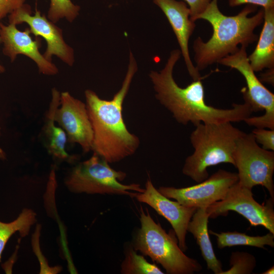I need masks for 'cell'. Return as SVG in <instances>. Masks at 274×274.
Returning a JSON list of instances; mask_svg holds the SVG:
<instances>
[{"label":"cell","mask_w":274,"mask_h":274,"mask_svg":"<svg viewBox=\"0 0 274 274\" xmlns=\"http://www.w3.org/2000/svg\"><path fill=\"white\" fill-rule=\"evenodd\" d=\"M273 200L260 204L254 197L251 189L238 182L229 189L225 197L206 208L209 218L225 216L229 211L235 212L245 217L252 226L261 225L274 234Z\"/></svg>","instance_id":"9"},{"label":"cell","mask_w":274,"mask_h":274,"mask_svg":"<svg viewBox=\"0 0 274 274\" xmlns=\"http://www.w3.org/2000/svg\"><path fill=\"white\" fill-rule=\"evenodd\" d=\"M164 13L177 37L181 52L189 75L193 80L201 79L197 70L190 57L188 43L196 25L190 18L189 7L183 1L176 0H153Z\"/></svg>","instance_id":"15"},{"label":"cell","mask_w":274,"mask_h":274,"mask_svg":"<svg viewBox=\"0 0 274 274\" xmlns=\"http://www.w3.org/2000/svg\"><path fill=\"white\" fill-rule=\"evenodd\" d=\"M273 73L274 68L268 69V71L262 74L261 76V79L259 80L261 82L263 81L273 85Z\"/></svg>","instance_id":"28"},{"label":"cell","mask_w":274,"mask_h":274,"mask_svg":"<svg viewBox=\"0 0 274 274\" xmlns=\"http://www.w3.org/2000/svg\"><path fill=\"white\" fill-rule=\"evenodd\" d=\"M246 48L241 46L236 52L221 59L217 63L234 68L243 75L247 84V87L242 90L245 102L250 105L253 112L264 111L262 115L250 116L244 121L255 128L273 130L274 94L255 74L248 59Z\"/></svg>","instance_id":"8"},{"label":"cell","mask_w":274,"mask_h":274,"mask_svg":"<svg viewBox=\"0 0 274 274\" xmlns=\"http://www.w3.org/2000/svg\"><path fill=\"white\" fill-rule=\"evenodd\" d=\"M29 28L20 31L14 24L5 25L0 22V37L4 44L3 53L14 61L18 55H24L31 59L37 64L40 73L53 76L58 73L56 66L45 58L39 48L41 41L33 40L30 36Z\"/></svg>","instance_id":"14"},{"label":"cell","mask_w":274,"mask_h":274,"mask_svg":"<svg viewBox=\"0 0 274 274\" xmlns=\"http://www.w3.org/2000/svg\"><path fill=\"white\" fill-rule=\"evenodd\" d=\"M25 0H0V22L8 15L23 6Z\"/></svg>","instance_id":"25"},{"label":"cell","mask_w":274,"mask_h":274,"mask_svg":"<svg viewBox=\"0 0 274 274\" xmlns=\"http://www.w3.org/2000/svg\"><path fill=\"white\" fill-rule=\"evenodd\" d=\"M36 216L33 210L26 208L14 221L9 223L0 221V261L2 252L11 236L16 232H19L22 237L27 236L37 221Z\"/></svg>","instance_id":"20"},{"label":"cell","mask_w":274,"mask_h":274,"mask_svg":"<svg viewBox=\"0 0 274 274\" xmlns=\"http://www.w3.org/2000/svg\"><path fill=\"white\" fill-rule=\"evenodd\" d=\"M195 127L190 136L194 151L186 158L182 173L200 183L209 177L208 167L222 163L234 165L233 153L244 132L231 122L200 123Z\"/></svg>","instance_id":"4"},{"label":"cell","mask_w":274,"mask_h":274,"mask_svg":"<svg viewBox=\"0 0 274 274\" xmlns=\"http://www.w3.org/2000/svg\"><path fill=\"white\" fill-rule=\"evenodd\" d=\"M60 93L55 88L52 90V97L45 114L41 130L43 144L48 153L55 159L72 162L76 159L66 151L67 139L64 131L55 124L54 114L60 104Z\"/></svg>","instance_id":"16"},{"label":"cell","mask_w":274,"mask_h":274,"mask_svg":"<svg viewBox=\"0 0 274 274\" xmlns=\"http://www.w3.org/2000/svg\"><path fill=\"white\" fill-rule=\"evenodd\" d=\"M135 198L139 202L148 204L169 222L179 247L185 252L188 248L186 243L188 225L197 208L187 207L170 200L158 191L150 178L147 180L144 192H138Z\"/></svg>","instance_id":"13"},{"label":"cell","mask_w":274,"mask_h":274,"mask_svg":"<svg viewBox=\"0 0 274 274\" xmlns=\"http://www.w3.org/2000/svg\"><path fill=\"white\" fill-rule=\"evenodd\" d=\"M228 3L231 7L246 4L261 6L263 9L274 7V0H228Z\"/></svg>","instance_id":"27"},{"label":"cell","mask_w":274,"mask_h":274,"mask_svg":"<svg viewBox=\"0 0 274 274\" xmlns=\"http://www.w3.org/2000/svg\"><path fill=\"white\" fill-rule=\"evenodd\" d=\"M189 6L190 19L195 22L197 16L203 12L211 0H184Z\"/></svg>","instance_id":"26"},{"label":"cell","mask_w":274,"mask_h":274,"mask_svg":"<svg viewBox=\"0 0 274 274\" xmlns=\"http://www.w3.org/2000/svg\"><path fill=\"white\" fill-rule=\"evenodd\" d=\"M256 142L264 149L274 151V129L255 128L252 132Z\"/></svg>","instance_id":"24"},{"label":"cell","mask_w":274,"mask_h":274,"mask_svg":"<svg viewBox=\"0 0 274 274\" xmlns=\"http://www.w3.org/2000/svg\"><path fill=\"white\" fill-rule=\"evenodd\" d=\"M237 174L219 169L197 184L184 188L161 186L158 191L187 207L207 208L222 200L230 188L238 182Z\"/></svg>","instance_id":"10"},{"label":"cell","mask_w":274,"mask_h":274,"mask_svg":"<svg viewBox=\"0 0 274 274\" xmlns=\"http://www.w3.org/2000/svg\"><path fill=\"white\" fill-rule=\"evenodd\" d=\"M229 262L230 268L221 274H250L256 265L255 257L246 252H232Z\"/></svg>","instance_id":"23"},{"label":"cell","mask_w":274,"mask_h":274,"mask_svg":"<svg viewBox=\"0 0 274 274\" xmlns=\"http://www.w3.org/2000/svg\"><path fill=\"white\" fill-rule=\"evenodd\" d=\"M54 121L65 132L68 143L79 145L84 153L91 151L93 132L85 103L67 91L61 92Z\"/></svg>","instance_id":"12"},{"label":"cell","mask_w":274,"mask_h":274,"mask_svg":"<svg viewBox=\"0 0 274 274\" xmlns=\"http://www.w3.org/2000/svg\"><path fill=\"white\" fill-rule=\"evenodd\" d=\"M125 173L116 170L109 163L93 153L88 159L74 166L65 178L64 184L72 192L126 195L135 197L144 189L139 184H123Z\"/></svg>","instance_id":"6"},{"label":"cell","mask_w":274,"mask_h":274,"mask_svg":"<svg viewBox=\"0 0 274 274\" xmlns=\"http://www.w3.org/2000/svg\"><path fill=\"white\" fill-rule=\"evenodd\" d=\"M209 218L206 208H198L188 223L187 231L196 239L208 269L215 274H221L223 271L222 264L215 255L209 237L208 229Z\"/></svg>","instance_id":"18"},{"label":"cell","mask_w":274,"mask_h":274,"mask_svg":"<svg viewBox=\"0 0 274 274\" xmlns=\"http://www.w3.org/2000/svg\"><path fill=\"white\" fill-rule=\"evenodd\" d=\"M218 0H211L205 11L197 16L195 20L203 19L213 28L211 38L204 42L200 37L194 41L193 48L195 67L203 70L221 59L236 52L238 45L247 47L258 39L255 29L263 22V9L252 16L256 7H245L235 16H228L219 10Z\"/></svg>","instance_id":"3"},{"label":"cell","mask_w":274,"mask_h":274,"mask_svg":"<svg viewBox=\"0 0 274 274\" xmlns=\"http://www.w3.org/2000/svg\"><path fill=\"white\" fill-rule=\"evenodd\" d=\"M233 158L240 185L251 190L261 185L274 199L273 151L260 147L252 132H244L236 143Z\"/></svg>","instance_id":"7"},{"label":"cell","mask_w":274,"mask_h":274,"mask_svg":"<svg viewBox=\"0 0 274 274\" xmlns=\"http://www.w3.org/2000/svg\"><path fill=\"white\" fill-rule=\"evenodd\" d=\"M133 248H128L121 264L122 274H163L155 264L148 262L142 255L136 253Z\"/></svg>","instance_id":"21"},{"label":"cell","mask_w":274,"mask_h":274,"mask_svg":"<svg viewBox=\"0 0 274 274\" xmlns=\"http://www.w3.org/2000/svg\"><path fill=\"white\" fill-rule=\"evenodd\" d=\"M274 273V266H272L270 268L268 269L264 272L261 273L262 274H273Z\"/></svg>","instance_id":"29"},{"label":"cell","mask_w":274,"mask_h":274,"mask_svg":"<svg viewBox=\"0 0 274 274\" xmlns=\"http://www.w3.org/2000/svg\"><path fill=\"white\" fill-rule=\"evenodd\" d=\"M217 237L218 248L223 249L234 246L244 245L264 249L265 246L274 247V234L269 232L263 236H250L237 231L217 233L209 232Z\"/></svg>","instance_id":"19"},{"label":"cell","mask_w":274,"mask_h":274,"mask_svg":"<svg viewBox=\"0 0 274 274\" xmlns=\"http://www.w3.org/2000/svg\"><path fill=\"white\" fill-rule=\"evenodd\" d=\"M0 135H1V128H0Z\"/></svg>","instance_id":"32"},{"label":"cell","mask_w":274,"mask_h":274,"mask_svg":"<svg viewBox=\"0 0 274 274\" xmlns=\"http://www.w3.org/2000/svg\"><path fill=\"white\" fill-rule=\"evenodd\" d=\"M140 220L141 227L133 240L134 250L160 264L168 274H192L202 269L197 260L184 254L175 237L155 222L147 209L145 212L141 209Z\"/></svg>","instance_id":"5"},{"label":"cell","mask_w":274,"mask_h":274,"mask_svg":"<svg viewBox=\"0 0 274 274\" xmlns=\"http://www.w3.org/2000/svg\"><path fill=\"white\" fill-rule=\"evenodd\" d=\"M264 24L254 51L248 56L255 72L274 68V7L263 9Z\"/></svg>","instance_id":"17"},{"label":"cell","mask_w":274,"mask_h":274,"mask_svg":"<svg viewBox=\"0 0 274 274\" xmlns=\"http://www.w3.org/2000/svg\"><path fill=\"white\" fill-rule=\"evenodd\" d=\"M137 70L136 61L130 52L128 70L122 86L112 99H103L90 89L85 91V104L93 132L91 151L109 163L132 155L140 145L139 137L127 128L122 115L123 102Z\"/></svg>","instance_id":"2"},{"label":"cell","mask_w":274,"mask_h":274,"mask_svg":"<svg viewBox=\"0 0 274 274\" xmlns=\"http://www.w3.org/2000/svg\"><path fill=\"white\" fill-rule=\"evenodd\" d=\"M181 54L180 50H173L163 68L160 72L151 71L149 74L155 97L177 122L184 125L191 123L194 126L200 123L238 122L251 115L253 110L246 102L233 104L227 109L208 105L201 79L193 80L185 87H180L173 73Z\"/></svg>","instance_id":"1"},{"label":"cell","mask_w":274,"mask_h":274,"mask_svg":"<svg viewBox=\"0 0 274 274\" xmlns=\"http://www.w3.org/2000/svg\"><path fill=\"white\" fill-rule=\"evenodd\" d=\"M80 9L71 0H50L47 18L54 23L63 18L72 22L79 15Z\"/></svg>","instance_id":"22"},{"label":"cell","mask_w":274,"mask_h":274,"mask_svg":"<svg viewBox=\"0 0 274 274\" xmlns=\"http://www.w3.org/2000/svg\"><path fill=\"white\" fill-rule=\"evenodd\" d=\"M2 43L1 39L0 37V43ZM5 71L4 66L0 63V73H3Z\"/></svg>","instance_id":"31"},{"label":"cell","mask_w":274,"mask_h":274,"mask_svg":"<svg viewBox=\"0 0 274 274\" xmlns=\"http://www.w3.org/2000/svg\"><path fill=\"white\" fill-rule=\"evenodd\" d=\"M6 155L5 152L4 151V150L2 149V148L0 147V159L2 160L6 159Z\"/></svg>","instance_id":"30"},{"label":"cell","mask_w":274,"mask_h":274,"mask_svg":"<svg viewBox=\"0 0 274 274\" xmlns=\"http://www.w3.org/2000/svg\"><path fill=\"white\" fill-rule=\"evenodd\" d=\"M9 23L15 25L25 23L29 26L30 32L35 36H41L46 42L47 48L43 55L46 59L52 61L53 55L69 66L74 62L73 48L64 40L62 30L55 23L42 15L36 10L31 15L30 7L25 4L22 7L9 15Z\"/></svg>","instance_id":"11"}]
</instances>
